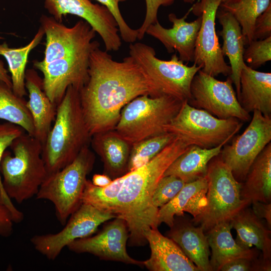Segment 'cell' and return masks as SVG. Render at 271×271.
I'll use <instances>...</instances> for the list:
<instances>
[{
	"mask_svg": "<svg viewBox=\"0 0 271 271\" xmlns=\"http://www.w3.org/2000/svg\"><path fill=\"white\" fill-rule=\"evenodd\" d=\"M221 0H200L191 8L201 18L197 37L193 62L201 70L213 77L229 76L231 69L225 61L215 29L216 14Z\"/></svg>",
	"mask_w": 271,
	"mask_h": 271,
	"instance_id": "cell-14",
	"label": "cell"
},
{
	"mask_svg": "<svg viewBox=\"0 0 271 271\" xmlns=\"http://www.w3.org/2000/svg\"><path fill=\"white\" fill-rule=\"evenodd\" d=\"M271 36V5L256 19L253 40H262Z\"/></svg>",
	"mask_w": 271,
	"mask_h": 271,
	"instance_id": "cell-40",
	"label": "cell"
},
{
	"mask_svg": "<svg viewBox=\"0 0 271 271\" xmlns=\"http://www.w3.org/2000/svg\"><path fill=\"white\" fill-rule=\"evenodd\" d=\"M168 235L175 242L186 256L201 271L212 270L207 237L203 228L194 225L191 220L174 219Z\"/></svg>",
	"mask_w": 271,
	"mask_h": 271,
	"instance_id": "cell-21",
	"label": "cell"
},
{
	"mask_svg": "<svg viewBox=\"0 0 271 271\" xmlns=\"http://www.w3.org/2000/svg\"><path fill=\"white\" fill-rule=\"evenodd\" d=\"M10 147L13 154L6 151L1 162L2 183L9 198L22 203L36 196L47 176L42 144L24 132Z\"/></svg>",
	"mask_w": 271,
	"mask_h": 271,
	"instance_id": "cell-4",
	"label": "cell"
},
{
	"mask_svg": "<svg viewBox=\"0 0 271 271\" xmlns=\"http://www.w3.org/2000/svg\"><path fill=\"white\" fill-rule=\"evenodd\" d=\"M40 21L46 35L45 49L43 59L33 61L35 68L91 45L96 34L90 25L82 19L71 27L58 22L52 16L44 15Z\"/></svg>",
	"mask_w": 271,
	"mask_h": 271,
	"instance_id": "cell-16",
	"label": "cell"
},
{
	"mask_svg": "<svg viewBox=\"0 0 271 271\" xmlns=\"http://www.w3.org/2000/svg\"><path fill=\"white\" fill-rule=\"evenodd\" d=\"M207 180L205 177L185 183L179 193L168 203L159 209V226L165 223L171 227L175 216H183L184 212L191 214L193 218L203 211L207 203Z\"/></svg>",
	"mask_w": 271,
	"mask_h": 271,
	"instance_id": "cell-23",
	"label": "cell"
},
{
	"mask_svg": "<svg viewBox=\"0 0 271 271\" xmlns=\"http://www.w3.org/2000/svg\"><path fill=\"white\" fill-rule=\"evenodd\" d=\"M190 93L188 101L190 105L218 118H235L243 121L251 118L241 106L229 76L220 81L200 70L192 80Z\"/></svg>",
	"mask_w": 271,
	"mask_h": 271,
	"instance_id": "cell-10",
	"label": "cell"
},
{
	"mask_svg": "<svg viewBox=\"0 0 271 271\" xmlns=\"http://www.w3.org/2000/svg\"><path fill=\"white\" fill-rule=\"evenodd\" d=\"M238 0H221V3H229L236 2Z\"/></svg>",
	"mask_w": 271,
	"mask_h": 271,
	"instance_id": "cell-45",
	"label": "cell"
},
{
	"mask_svg": "<svg viewBox=\"0 0 271 271\" xmlns=\"http://www.w3.org/2000/svg\"><path fill=\"white\" fill-rule=\"evenodd\" d=\"M123 179V176L113 179L109 185L104 187L96 186L91 181L87 180L82 196V203L91 205L114 215L116 199Z\"/></svg>",
	"mask_w": 271,
	"mask_h": 271,
	"instance_id": "cell-33",
	"label": "cell"
},
{
	"mask_svg": "<svg viewBox=\"0 0 271 271\" xmlns=\"http://www.w3.org/2000/svg\"><path fill=\"white\" fill-rule=\"evenodd\" d=\"M90 143L103 162L104 174L113 180L128 173L131 145L114 129L93 134Z\"/></svg>",
	"mask_w": 271,
	"mask_h": 271,
	"instance_id": "cell-24",
	"label": "cell"
},
{
	"mask_svg": "<svg viewBox=\"0 0 271 271\" xmlns=\"http://www.w3.org/2000/svg\"><path fill=\"white\" fill-rule=\"evenodd\" d=\"M0 119L20 126L34 137V125L27 101L15 94L12 87L1 80Z\"/></svg>",
	"mask_w": 271,
	"mask_h": 271,
	"instance_id": "cell-31",
	"label": "cell"
},
{
	"mask_svg": "<svg viewBox=\"0 0 271 271\" xmlns=\"http://www.w3.org/2000/svg\"><path fill=\"white\" fill-rule=\"evenodd\" d=\"M151 249V256L144 261V266L151 271H199L172 239L163 235L158 228H151L146 233Z\"/></svg>",
	"mask_w": 271,
	"mask_h": 271,
	"instance_id": "cell-19",
	"label": "cell"
},
{
	"mask_svg": "<svg viewBox=\"0 0 271 271\" xmlns=\"http://www.w3.org/2000/svg\"><path fill=\"white\" fill-rule=\"evenodd\" d=\"M242 125L238 119L218 118L205 110L192 106L185 100L165 129L189 146L210 149L228 143Z\"/></svg>",
	"mask_w": 271,
	"mask_h": 271,
	"instance_id": "cell-9",
	"label": "cell"
},
{
	"mask_svg": "<svg viewBox=\"0 0 271 271\" xmlns=\"http://www.w3.org/2000/svg\"><path fill=\"white\" fill-rule=\"evenodd\" d=\"M44 7L56 21L62 23L68 14L87 22L102 40L105 50L117 51L121 41L117 24L108 9L90 0H45Z\"/></svg>",
	"mask_w": 271,
	"mask_h": 271,
	"instance_id": "cell-15",
	"label": "cell"
},
{
	"mask_svg": "<svg viewBox=\"0 0 271 271\" xmlns=\"http://www.w3.org/2000/svg\"><path fill=\"white\" fill-rule=\"evenodd\" d=\"M226 143H223L210 149L190 146L171 163L164 173V176H174L185 183L205 177L208 163L212 159L220 154Z\"/></svg>",
	"mask_w": 271,
	"mask_h": 271,
	"instance_id": "cell-29",
	"label": "cell"
},
{
	"mask_svg": "<svg viewBox=\"0 0 271 271\" xmlns=\"http://www.w3.org/2000/svg\"><path fill=\"white\" fill-rule=\"evenodd\" d=\"M243 59L249 67L256 69L271 60V36L253 40L244 49Z\"/></svg>",
	"mask_w": 271,
	"mask_h": 271,
	"instance_id": "cell-37",
	"label": "cell"
},
{
	"mask_svg": "<svg viewBox=\"0 0 271 271\" xmlns=\"http://www.w3.org/2000/svg\"><path fill=\"white\" fill-rule=\"evenodd\" d=\"M54 124L42 145L47 176L71 163L89 146L91 135L81 108L79 90L70 86L57 106Z\"/></svg>",
	"mask_w": 271,
	"mask_h": 271,
	"instance_id": "cell-3",
	"label": "cell"
},
{
	"mask_svg": "<svg viewBox=\"0 0 271 271\" xmlns=\"http://www.w3.org/2000/svg\"><path fill=\"white\" fill-rule=\"evenodd\" d=\"M95 157L89 146L84 148L75 159L60 170L47 176L36 196L53 204L56 217L64 225L70 215L82 204V196L92 171Z\"/></svg>",
	"mask_w": 271,
	"mask_h": 271,
	"instance_id": "cell-6",
	"label": "cell"
},
{
	"mask_svg": "<svg viewBox=\"0 0 271 271\" xmlns=\"http://www.w3.org/2000/svg\"><path fill=\"white\" fill-rule=\"evenodd\" d=\"M0 80L12 88V84L10 75L6 69L4 62L0 60Z\"/></svg>",
	"mask_w": 271,
	"mask_h": 271,
	"instance_id": "cell-44",
	"label": "cell"
},
{
	"mask_svg": "<svg viewBox=\"0 0 271 271\" xmlns=\"http://www.w3.org/2000/svg\"><path fill=\"white\" fill-rule=\"evenodd\" d=\"M129 54L152 82L157 96H169L182 101L190 99L191 84L200 67L195 63L187 65L176 53L169 60H161L153 47L140 42L130 43Z\"/></svg>",
	"mask_w": 271,
	"mask_h": 271,
	"instance_id": "cell-8",
	"label": "cell"
},
{
	"mask_svg": "<svg viewBox=\"0 0 271 271\" xmlns=\"http://www.w3.org/2000/svg\"><path fill=\"white\" fill-rule=\"evenodd\" d=\"M184 2L189 4H193L196 0H182Z\"/></svg>",
	"mask_w": 271,
	"mask_h": 271,
	"instance_id": "cell-46",
	"label": "cell"
},
{
	"mask_svg": "<svg viewBox=\"0 0 271 271\" xmlns=\"http://www.w3.org/2000/svg\"><path fill=\"white\" fill-rule=\"evenodd\" d=\"M190 146L176 137L150 162L123 175L114 214L125 221L130 245H145L147 231L158 228L159 209L152 202L155 190L169 166Z\"/></svg>",
	"mask_w": 271,
	"mask_h": 271,
	"instance_id": "cell-2",
	"label": "cell"
},
{
	"mask_svg": "<svg viewBox=\"0 0 271 271\" xmlns=\"http://www.w3.org/2000/svg\"><path fill=\"white\" fill-rule=\"evenodd\" d=\"M88 79L79 90L91 135L113 129L122 108L144 95L158 97L151 81L129 55L118 62L99 47L91 53Z\"/></svg>",
	"mask_w": 271,
	"mask_h": 271,
	"instance_id": "cell-1",
	"label": "cell"
},
{
	"mask_svg": "<svg viewBox=\"0 0 271 271\" xmlns=\"http://www.w3.org/2000/svg\"><path fill=\"white\" fill-rule=\"evenodd\" d=\"M145 18L141 26L137 29L139 40L143 39L147 29L151 25L158 21V12L160 7L170 6L174 3V0H145Z\"/></svg>",
	"mask_w": 271,
	"mask_h": 271,
	"instance_id": "cell-39",
	"label": "cell"
},
{
	"mask_svg": "<svg viewBox=\"0 0 271 271\" xmlns=\"http://www.w3.org/2000/svg\"><path fill=\"white\" fill-rule=\"evenodd\" d=\"M191 11L190 9L181 18L170 13L168 19L172 23L171 28L163 27L158 21L151 25L146 32L160 41L168 53L176 51L179 59L187 63L193 61L196 41L201 23L199 16L192 22L186 21Z\"/></svg>",
	"mask_w": 271,
	"mask_h": 271,
	"instance_id": "cell-18",
	"label": "cell"
},
{
	"mask_svg": "<svg viewBox=\"0 0 271 271\" xmlns=\"http://www.w3.org/2000/svg\"><path fill=\"white\" fill-rule=\"evenodd\" d=\"M14 223L11 211L0 199V236L9 237L13 231Z\"/></svg>",
	"mask_w": 271,
	"mask_h": 271,
	"instance_id": "cell-41",
	"label": "cell"
},
{
	"mask_svg": "<svg viewBox=\"0 0 271 271\" xmlns=\"http://www.w3.org/2000/svg\"><path fill=\"white\" fill-rule=\"evenodd\" d=\"M229 221L220 223L207 231L206 236L212 250L210 263L212 270H220L225 263L239 258L254 259L256 251L240 246L231 234Z\"/></svg>",
	"mask_w": 271,
	"mask_h": 271,
	"instance_id": "cell-27",
	"label": "cell"
},
{
	"mask_svg": "<svg viewBox=\"0 0 271 271\" xmlns=\"http://www.w3.org/2000/svg\"><path fill=\"white\" fill-rule=\"evenodd\" d=\"M129 232L125 221L116 217L94 236L78 239L67 247L77 253H87L104 260L144 266V261L132 258L126 251Z\"/></svg>",
	"mask_w": 271,
	"mask_h": 271,
	"instance_id": "cell-17",
	"label": "cell"
},
{
	"mask_svg": "<svg viewBox=\"0 0 271 271\" xmlns=\"http://www.w3.org/2000/svg\"><path fill=\"white\" fill-rule=\"evenodd\" d=\"M45 35L40 27L33 39L26 46L18 48L9 47L4 42L0 44V55L7 60L11 74L12 90L18 96L27 94L25 87L26 67L31 51L41 42Z\"/></svg>",
	"mask_w": 271,
	"mask_h": 271,
	"instance_id": "cell-30",
	"label": "cell"
},
{
	"mask_svg": "<svg viewBox=\"0 0 271 271\" xmlns=\"http://www.w3.org/2000/svg\"><path fill=\"white\" fill-rule=\"evenodd\" d=\"M25 87L28 92L27 106L33 120L34 137L43 145L55 120L57 105L50 100L44 91L42 78L35 70H26Z\"/></svg>",
	"mask_w": 271,
	"mask_h": 271,
	"instance_id": "cell-20",
	"label": "cell"
},
{
	"mask_svg": "<svg viewBox=\"0 0 271 271\" xmlns=\"http://www.w3.org/2000/svg\"><path fill=\"white\" fill-rule=\"evenodd\" d=\"M242 183L241 197L251 203L271 201V143L254 160Z\"/></svg>",
	"mask_w": 271,
	"mask_h": 271,
	"instance_id": "cell-28",
	"label": "cell"
},
{
	"mask_svg": "<svg viewBox=\"0 0 271 271\" xmlns=\"http://www.w3.org/2000/svg\"><path fill=\"white\" fill-rule=\"evenodd\" d=\"M70 217L61 231L36 235L31 238L35 250L49 260H55L70 243L91 236L100 224L116 218L111 213L85 203H82Z\"/></svg>",
	"mask_w": 271,
	"mask_h": 271,
	"instance_id": "cell-11",
	"label": "cell"
},
{
	"mask_svg": "<svg viewBox=\"0 0 271 271\" xmlns=\"http://www.w3.org/2000/svg\"><path fill=\"white\" fill-rule=\"evenodd\" d=\"M253 113L244 131L231 144H226L219 154L239 182L244 181L254 160L271 141V116L257 110Z\"/></svg>",
	"mask_w": 271,
	"mask_h": 271,
	"instance_id": "cell-12",
	"label": "cell"
},
{
	"mask_svg": "<svg viewBox=\"0 0 271 271\" xmlns=\"http://www.w3.org/2000/svg\"><path fill=\"white\" fill-rule=\"evenodd\" d=\"M207 180V203L203 212L193 218V223L207 231L215 225L232 218L250 203L242 199V183L233 176L230 169L220 155L208 163L206 175Z\"/></svg>",
	"mask_w": 271,
	"mask_h": 271,
	"instance_id": "cell-7",
	"label": "cell"
},
{
	"mask_svg": "<svg viewBox=\"0 0 271 271\" xmlns=\"http://www.w3.org/2000/svg\"><path fill=\"white\" fill-rule=\"evenodd\" d=\"M261 219L247 206L237 213L230 222L236 231L237 243L245 248L255 246L261 251L263 261L270 263V230Z\"/></svg>",
	"mask_w": 271,
	"mask_h": 271,
	"instance_id": "cell-26",
	"label": "cell"
},
{
	"mask_svg": "<svg viewBox=\"0 0 271 271\" xmlns=\"http://www.w3.org/2000/svg\"><path fill=\"white\" fill-rule=\"evenodd\" d=\"M237 99L247 113L257 110L271 116V73L258 71L245 63L240 74Z\"/></svg>",
	"mask_w": 271,
	"mask_h": 271,
	"instance_id": "cell-22",
	"label": "cell"
},
{
	"mask_svg": "<svg viewBox=\"0 0 271 271\" xmlns=\"http://www.w3.org/2000/svg\"><path fill=\"white\" fill-rule=\"evenodd\" d=\"M3 39V38L0 36V40Z\"/></svg>",
	"mask_w": 271,
	"mask_h": 271,
	"instance_id": "cell-47",
	"label": "cell"
},
{
	"mask_svg": "<svg viewBox=\"0 0 271 271\" xmlns=\"http://www.w3.org/2000/svg\"><path fill=\"white\" fill-rule=\"evenodd\" d=\"M112 180L107 175L103 174H94L92 179L93 185L98 187H104L109 185Z\"/></svg>",
	"mask_w": 271,
	"mask_h": 271,
	"instance_id": "cell-43",
	"label": "cell"
},
{
	"mask_svg": "<svg viewBox=\"0 0 271 271\" xmlns=\"http://www.w3.org/2000/svg\"><path fill=\"white\" fill-rule=\"evenodd\" d=\"M106 7L114 17L118 25L121 38L126 43H132L138 39L137 29L130 28L120 12L119 4L127 0H94Z\"/></svg>",
	"mask_w": 271,
	"mask_h": 271,
	"instance_id": "cell-38",
	"label": "cell"
},
{
	"mask_svg": "<svg viewBox=\"0 0 271 271\" xmlns=\"http://www.w3.org/2000/svg\"><path fill=\"white\" fill-rule=\"evenodd\" d=\"M216 18L222 26L219 35L223 40L221 47L223 56L229 61L231 74L229 76L236 88L238 98L240 92V76L242 69L245 63L243 59L245 38L239 24L229 12L220 8L217 10Z\"/></svg>",
	"mask_w": 271,
	"mask_h": 271,
	"instance_id": "cell-25",
	"label": "cell"
},
{
	"mask_svg": "<svg viewBox=\"0 0 271 271\" xmlns=\"http://www.w3.org/2000/svg\"><path fill=\"white\" fill-rule=\"evenodd\" d=\"M24 129L20 126L9 122L0 123V166L4 153L10 147L13 142L24 133ZM0 199L11 211L14 221L19 223L24 218V214L13 203L6 193L2 183L0 170Z\"/></svg>",
	"mask_w": 271,
	"mask_h": 271,
	"instance_id": "cell-35",
	"label": "cell"
},
{
	"mask_svg": "<svg viewBox=\"0 0 271 271\" xmlns=\"http://www.w3.org/2000/svg\"><path fill=\"white\" fill-rule=\"evenodd\" d=\"M99 47V43L94 40L84 48L36 68L43 73L44 91L54 104L57 106L69 87L80 90L86 84L90 54Z\"/></svg>",
	"mask_w": 271,
	"mask_h": 271,
	"instance_id": "cell-13",
	"label": "cell"
},
{
	"mask_svg": "<svg viewBox=\"0 0 271 271\" xmlns=\"http://www.w3.org/2000/svg\"><path fill=\"white\" fill-rule=\"evenodd\" d=\"M254 214L260 219H265L267 224L268 228H271V204L265 203L259 201L251 203Z\"/></svg>",
	"mask_w": 271,
	"mask_h": 271,
	"instance_id": "cell-42",
	"label": "cell"
},
{
	"mask_svg": "<svg viewBox=\"0 0 271 271\" xmlns=\"http://www.w3.org/2000/svg\"><path fill=\"white\" fill-rule=\"evenodd\" d=\"M176 136L171 133L166 132L132 145L128 163V172L150 162Z\"/></svg>",
	"mask_w": 271,
	"mask_h": 271,
	"instance_id": "cell-34",
	"label": "cell"
},
{
	"mask_svg": "<svg viewBox=\"0 0 271 271\" xmlns=\"http://www.w3.org/2000/svg\"><path fill=\"white\" fill-rule=\"evenodd\" d=\"M185 184L182 180L176 176H163L159 181L153 196L154 206L159 209L166 204L179 193Z\"/></svg>",
	"mask_w": 271,
	"mask_h": 271,
	"instance_id": "cell-36",
	"label": "cell"
},
{
	"mask_svg": "<svg viewBox=\"0 0 271 271\" xmlns=\"http://www.w3.org/2000/svg\"><path fill=\"white\" fill-rule=\"evenodd\" d=\"M183 102L166 95L140 96L122 108L113 129L131 145L165 133L166 126L177 114Z\"/></svg>",
	"mask_w": 271,
	"mask_h": 271,
	"instance_id": "cell-5",
	"label": "cell"
},
{
	"mask_svg": "<svg viewBox=\"0 0 271 271\" xmlns=\"http://www.w3.org/2000/svg\"><path fill=\"white\" fill-rule=\"evenodd\" d=\"M271 5V0H238L221 3V9L230 13L240 25L245 44L253 41V33L257 18Z\"/></svg>",
	"mask_w": 271,
	"mask_h": 271,
	"instance_id": "cell-32",
	"label": "cell"
}]
</instances>
